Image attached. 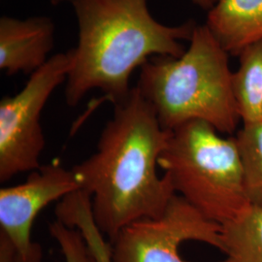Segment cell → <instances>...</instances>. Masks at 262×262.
Masks as SVG:
<instances>
[{"label":"cell","instance_id":"1","mask_svg":"<svg viewBox=\"0 0 262 262\" xmlns=\"http://www.w3.org/2000/svg\"><path fill=\"white\" fill-rule=\"evenodd\" d=\"M114 106L95 152L71 168L79 191L91 198L95 226L110 241L134 222L159 217L176 194L168 177L158 173L171 131L136 86Z\"/></svg>","mask_w":262,"mask_h":262},{"label":"cell","instance_id":"2","mask_svg":"<svg viewBox=\"0 0 262 262\" xmlns=\"http://www.w3.org/2000/svg\"><path fill=\"white\" fill-rule=\"evenodd\" d=\"M66 4L75 15L78 42L66 52L69 68L66 103L75 107L99 90L113 104L132 90V73L154 56H182L196 24L168 26L155 19L148 0H51Z\"/></svg>","mask_w":262,"mask_h":262},{"label":"cell","instance_id":"3","mask_svg":"<svg viewBox=\"0 0 262 262\" xmlns=\"http://www.w3.org/2000/svg\"><path fill=\"white\" fill-rule=\"evenodd\" d=\"M179 57L154 56L140 68L136 88L163 129L202 121L220 133H233L241 121L229 55L205 25H197Z\"/></svg>","mask_w":262,"mask_h":262},{"label":"cell","instance_id":"4","mask_svg":"<svg viewBox=\"0 0 262 262\" xmlns=\"http://www.w3.org/2000/svg\"><path fill=\"white\" fill-rule=\"evenodd\" d=\"M221 134L202 121L182 124L171 131L159 167L176 194L207 220L223 225L251 203L235 138Z\"/></svg>","mask_w":262,"mask_h":262},{"label":"cell","instance_id":"5","mask_svg":"<svg viewBox=\"0 0 262 262\" xmlns=\"http://www.w3.org/2000/svg\"><path fill=\"white\" fill-rule=\"evenodd\" d=\"M69 68L66 53L51 56L18 94L0 101V182L39 168L45 149L41 115L56 89L66 84Z\"/></svg>","mask_w":262,"mask_h":262},{"label":"cell","instance_id":"6","mask_svg":"<svg viewBox=\"0 0 262 262\" xmlns=\"http://www.w3.org/2000/svg\"><path fill=\"white\" fill-rule=\"evenodd\" d=\"M187 241L202 242L224 251L222 226L207 220L175 194L159 217L134 222L110 241V260L189 262L179 253L180 245Z\"/></svg>","mask_w":262,"mask_h":262},{"label":"cell","instance_id":"7","mask_svg":"<svg viewBox=\"0 0 262 262\" xmlns=\"http://www.w3.org/2000/svg\"><path fill=\"white\" fill-rule=\"evenodd\" d=\"M79 189L72 169L63 167L58 160L31 171L24 183L0 189V233L13 244L19 261L42 262V248L31 239L38 214Z\"/></svg>","mask_w":262,"mask_h":262},{"label":"cell","instance_id":"8","mask_svg":"<svg viewBox=\"0 0 262 262\" xmlns=\"http://www.w3.org/2000/svg\"><path fill=\"white\" fill-rule=\"evenodd\" d=\"M56 27L46 16L0 18V69L7 76L31 75L44 66L55 46Z\"/></svg>","mask_w":262,"mask_h":262},{"label":"cell","instance_id":"9","mask_svg":"<svg viewBox=\"0 0 262 262\" xmlns=\"http://www.w3.org/2000/svg\"><path fill=\"white\" fill-rule=\"evenodd\" d=\"M229 56L262 41V0H217L205 24Z\"/></svg>","mask_w":262,"mask_h":262},{"label":"cell","instance_id":"10","mask_svg":"<svg viewBox=\"0 0 262 262\" xmlns=\"http://www.w3.org/2000/svg\"><path fill=\"white\" fill-rule=\"evenodd\" d=\"M240 63L233 72V92L243 123L262 121V41L239 54Z\"/></svg>","mask_w":262,"mask_h":262},{"label":"cell","instance_id":"11","mask_svg":"<svg viewBox=\"0 0 262 262\" xmlns=\"http://www.w3.org/2000/svg\"><path fill=\"white\" fill-rule=\"evenodd\" d=\"M221 226L225 258L220 262H262V207L251 204Z\"/></svg>","mask_w":262,"mask_h":262},{"label":"cell","instance_id":"12","mask_svg":"<svg viewBox=\"0 0 262 262\" xmlns=\"http://www.w3.org/2000/svg\"><path fill=\"white\" fill-rule=\"evenodd\" d=\"M250 203L262 207V121L243 123L234 137Z\"/></svg>","mask_w":262,"mask_h":262},{"label":"cell","instance_id":"13","mask_svg":"<svg viewBox=\"0 0 262 262\" xmlns=\"http://www.w3.org/2000/svg\"><path fill=\"white\" fill-rule=\"evenodd\" d=\"M66 262H111L110 256H99L88 244L83 233L56 220L49 227Z\"/></svg>","mask_w":262,"mask_h":262},{"label":"cell","instance_id":"14","mask_svg":"<svg viewBox=\"0 0 262 262\" xmlns=\"http://www.w3.org/2000/svg\"><path fill=\"white\" fill-rule=\"evenodd\" d=\"M0 262H20L15 247L3 233H0Z\"/></svg>","mask_w":262,"mask_h":262},{"label":"cell","instance_id":"15","mask_svg":"<svg viewBox=\"0 0 262 262\" xmlns=\"http://www.w3.org/2000/svg\"><path fill=\"white\" fill-rule=\"evenodd\" d=\"M190 1L198 8L207 11V12L217 2V0H190Z\"/></svg>","mask_w":262,"mask_h":262}]
</instances>
